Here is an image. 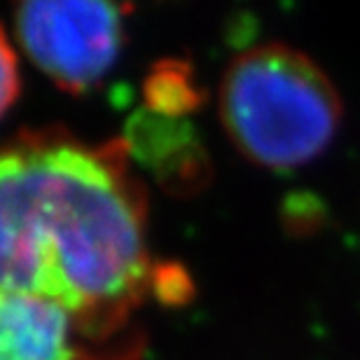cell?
Here are the masks:
<instances>
[{"instance_id": "1", "label": "cell", "mask_w": 360, "mask_h": 360, "mask_svg": "<svg viewBox=\"0 0 360 360\" xmlns=\"http://www.w3.org/2000/svg\"><path fill=\"white\" fill-rule=\"evenodd\" d=\"M146 204L124 141L35 131L0 146V292L61 307L94 340L117 330L160 283Z\"/></svg>"}, {"instance_id": "2", "label": "cell", "mask_w": 360, "mask_h": 360, "mask_svg": "<svg viewBox=\"0 0 360 360\" xmlns=\"http://www.w3.org/2000/svg\"><path fill=\"white\" fill-rule=\"evenodd\" d=\"M220 120L257 167H304L340 131L342 101L323 68L300 49L257 45L229 63L220 84Z\"/></svg>"}, {"instance_id": "3", "label": "cell", "mask_w": 360, "mask_h": 360, "mask_svg": "<svg viewBox=\"0 0 360 360\" xmlns=\"http://www.w3.org/2000/svg\"><path fill=\"white\" fill-rule=\"evenodd\" d=\"M17 38L35 66L70 94L94 89L124 42V7L108 3H24L14 10Z\"/></svg>"}, {"instance_id": "4", "label": "cell", "mask_w": 360, "mask_h": 360, "mask_svg": "<svg viewBox=\"0 0 360 360\" xmlns=\"http://www.w3.org/2000/svg\"><path fill=\"white\" fill-rule=\"evenodd\" d=\"M91 340L61 307L0 292V360H98Z\"/></svg>"}, {"instance_id": "5", "label": "cell", "mask_w": 360, "mask_h": 360, "mask_svg": "<svg viewBox=\"0 0 360 360\" xmlns=\"http://www.w3.org/2000/svg\"><path fill=\"white\" fill-rule=\"evenodd\" d=\"M124 146L169 190H192L208 178L204 148L180 115H164L150 108L136 112L129 122Z\"/></svg>"}, {"instance_id": "6", "label": "cell", "mask_w": 360, "mask_h": 360, "mask_svg": "<svg viewBox=\"0 0 360 360\" xmlns=\"http://www.w3.org/2000/svg\"><path fill=\"white\" fill-rule=\"evenodd\" d=\"M197 103V91L192 87V80L187 70H178L174 63H169L164 70L148 80V108L164 115H183L192 110Z\"/></svg>"}, {"instance_id": "7", "label": "cell", "mask_w": 360, "mask_h": 360, "mask_svg": "<svg viewBox=\"0 0 360 360\" xmlns=\"http://www.w3.org/2000/svg\"><path fill=\"white\" fill-rule=\"evenodd\" d=\"M19 96V61L10 38L0 26V117Z\"/></svg>"}]
</instances>
